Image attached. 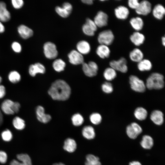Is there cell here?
I'll list each match as a JSON object with an SVG mask.
<instances>
[{"instance_id": "obj_1", "label": "cell", "mask_w": 165, "mask_h": 165, "mask_svg": "<svg viewBox=\"0 0 165 165\" xmlns=\"http://www.w3.org/2000/svg\"><path fill=\"white\" fill-rule=\"evenodd\" d=\"M48 93L54 100L64 101L69 98L71 89L65 81L58 79L52 84L48 90Z\"/></svg>"}, {"instance_id": "obj_2", "label": "cell", "mask_w": 165, "mask_h": 165, "mask_svg": "<svg viewBox=\"0 0 165 165\" xmlns=\"http://www.w3.org/2000/svg\"><path fill=\"white\" fill-rule=\"evenodd\" d=\"M163 75L160 73H152L147 78L145 83L146 88L149 90H159L163 88L165 82Z\"/></svg>"}, {"instance_id": "obj_3", "label": "cell", "mask_w": 165, "mask_h": 165, "mask_svg": "<svg viewBox=\"0 0 165 165\" xmlns=\"http://www.w3.org/2000/svg\"><path fill=\"white\" fill-rule=\"evenodd\" d=\"M129 82L131 89L135 92L142 93L146 90V88L145 83L136 75H130Z\"/></svg>"}, {"instance_id": "obj_4", "label": "cell", "mask_w": 165, "mask_h": 165, "mask_svg": "<svg viewBox=\"0 0 165 165\" xmlns=\"http://www.w3.org/2000/svg\"><path fill=\"white\" fill-rule=\"evenodd\" d=\"M115 36L112 31L110 29L104 30L98 34L97 40L100 44L109 46L113 42Z\"/></svg>"}, {"instance_id": "obj_5", "label": "cell", "mask_w": 165, "mask_h": 165, "mask_svg": "<svg viewBox=\"0 0 165 165\" xmlns=\"http://www.w3.org/2000/svg\"><path fill=\"white\" fill-rule=\"evenodd\" d=\"M110 67L116 71L126 73L128 70L127 61L124 57H121L117 60H112L109 62Z\"/></svg>"}, {"instance_id": "obj_6", "label": "cell", "mask_w": 165, "mask_h": 165, "mask_svg": "<svg viewBox=\"0 0 165 165\" xmlns=\"http://www.w3.org/2000/svg\"><path fill=\"white\" fill-rule=\"evenodd\" d=\"M82 69L86 75L92 77L95 76L97 74L98 67L95 62L90 61L88 63L84 62L83 63Z\"/></svg>"}, {"instance_id": "obj_7", "label": "cell", "mask_w": 165, "mask_h": 165, "mask_svg": "<svg viewBox=\"0 0 165 165\" xmlns=\"http://www.w3.org/2000/svg\"><path fill=\"white\" fill-rule=\"evenodd\" d=\"M44 53L46 57L49 59L56 58L58 55L56 46L53 43L47 42L43 46Z\"/></svg>"}, {"instance_id": "obj_8", "label": "cell", "mask_w": 165, "mask_h": 165, "mask_svg": "<svg viewBox=\"0 0 165 165\" xmlns=\"http://www.w3.org/2000/svg\"><path fill=\"white\" fill-rule=\"evenodd\" d=\"M126 131L127 135L130 138L135 139L142 133V129L139 124L134 122L127 126Z\"/></svg>"}, {"instance_id": "obj_9", "label": "cell", "mask_w": 165, "mask_h": 165, "mask_svg": "<svg viewBox=\"0 0 165 165\" xmlns=\"http://www.w3.org/2000/svg\"><path fill=\"white\" fill-rule=\"evenodd\" d=\"M152 8V4L150 2L144 0L140 2L139 6L135 11L138 15L146 16L151 13Z\"/></svg>"}, {"instance_id": "obj_10", "label": "cell", "mask_w": 165, "mask_h": 165, "mask_svg": "<svg viewBox=\"0 0 165 165\" xmlns=\"http://www.w3.org/2000/svg\"><path fill=\"white\" fill-rule=\"evenodd\" d=\"M108 16L105 12L99 11L95 16L93 20L97 27L102 28L108 24Z\"/></svg>"}, {"instance_id": "obj_11", "label": "cell", "mask_w": 165, "mask_h": 165, "mask_svg": "<svg viewBox=\"0 0 165 165\" xmlns=\"http://www.w3.org/2000/svg\"><path fill=\"white\" fill-rule=\"evenodd\" d=\"M97 27L94 21L90 18H87L86 22L82 27V30L86 35L92 36L94 35L95 32L97 29Z\"/></svg>"}, {"instance_id": "obj_12", "label": "cell", "mask_w": 165, "mask_h": 165, "mask_svg": "<svg viewBox=\"0 0 165 165\" xmlns=\"http://www.w3.org/2000/svg\"><path fill=\"white\" fill-rule=\"evenodd\" d=\"M114 14L117 19L124 20L128 17L130 14V11L128 8L126 6L120 5L115 9Z\"/></svg>"}, {"instance_id": "obj_13", "label": "cell", "mask_w": 165, "mask_h": 165, "mask_svg": "<svg viewBox=\"0 0 165 165\" xmlns=\"http://www.w3.org/2000/svg\"><path fill=\"white\" fill-rule=\"evenodd\" d=\"M69 62L73 65L82 64L84 58L82 54L76 50L71 51L68 55Z\"/></svg>"}, {"instance_id": "obj_14", "label": "cell", "mask_w": 165, "mask_h": 165, "mask_svg": "<svg viewBox=\"0 0 165 165\" xmlns=\"http://www.w3.org/2000/svg\"><path fill=\"white\" fill-rule=\"evenodd\" d=\"M36 113L37 119L39 122L42 123H47L51 119V116L45 113V109L41 106L39 105L36 107Z\"/></svg>"}, {"instance_id": "obj_15", "label": "cell", "mask_w": 165, "mask_h": 165, "mask_svg": "<svg viewBox=\"0 0 165 165\" xmlns=\"http://www.w3.org/2000/svg\"><path fill=\"white\" fill-rule=\"evenodd\" d=\"M150 118L151 120L157 125H161L164 122V114L159 110L152 111L150 114Z\"/></svg>"}, {"instance_id": "obj_16", "label": "cell", "mask_w": 165, "mask_h": 165, "mask_svg": "<svg viewBox=\"0 0 165 165\" xmlns=\"http://www.w3.org/2000/svg\"><path fill=\"white\" fill-rule=\"evenodd\" d=\"M130 39L134 45L139 46L144 43L145 38L142 33L140 31H135L130 35Z\"/></svg>"}, {"instance_id": "obj_17", "label": "cell", "mask_w": 165, "mask_h": 165, "mask_svg": "<svg viewBox=\"0 0 165 165\" xmlns=\"http://www.w3.org/2000/svg\"><path fill=\"white\" fill-rule=\"evenodd\" d=\"M151 13L155 19L161 20L163 19L165 16V8L162 4H157L152 8Z\"/></svg>"}, {"instance_id": "obj_18", "label": "cell", "mask_w": 165, "mask_h": 165, "mask_svg": "<svg viewBox=\"0 0 165 165\" xmlns=\"http://www.w3.org/2000/svg\"><path fill=\"white\" fill-rule=\"evenodd\" d=\"M29 73L30 75L34 77L38 73L44 74L46 72L44 66L39 63L31 65L29 68Z\"/></svg>"}, {"instance_id": "obj_19", "label": "cell", "mask_w": 165, "mask_h": 165, "mask_svg": "<svg viewBox=\"0 0 165 165\" xmlns=\"http://www.w3.org/2000/svg\"><path fill=\"white\" fill-rule=\"evenodd\" d=\"M129 23L135 31H140L142 30L144 26L143 19L138 16L131 18L130 20Z\"/></svg>"}, {"instance_id": "obj_20", "label": "cell", "mask_w": 165, "mask_h": 165, "mask_svg": "<svg viewBox=\"0 0 165 165\" xmlns=\"http://www.w3.org/2000/svg\"><path fill=\"white\" fill-rule=\"evenodd\" d=\"M144 55L142 50L135 48L131 51L129 53V57L132 61L138 63L144 59Z\"/></svg>"}, {"instance_id": "obj_21", "label": "cell", "mask_w": 165, "mask_h": 165, "mask_svg": "<svg viewBox=\"0 0 165 165\" xmlns=\"http://www.w3.org/2000/svg\"><path fill=\"white\" fill-rule=\"evenodd\" d=\"M96 53L100 58L104 59L110 57L111 50L108 46L100 44L96 49Z\"/></svg>"}, {"instance_id": "obj_22", "label": "cell", "mask_w": 165, "mask_h": 165, "mask_svg": "<svg viewBox=\"0 0 165 165\" xmlns=\"http://www.w3.org/2000/svg\"><path fill=\"white\" fill-rule=\"evenodd\" d=\"M10 13L6 8L5 3L0 2V21L7 22L10 19Z\"/></svg>"}, {"instance_id": "obj_23", "label": "cell", "mask_w": 165, "mask_h": 165, "mask_svg": "<svg viewBox=\"0 0 165 165\" xmlns=\"http://www.w3.org/2000/svg\"><path fill=\"white\" fill-rule=\"evenodd\" d=\"M14 102L9 99L5 100L2 102L1 105V109L2 111L7 115L14 114V113L13 110Z\"/></svg>"}, {"instance_id": "obj_24", "label": "cell", "mask_w": 165, "mask_h": 165, "mask_svg": "<svg viewBox=\"0 0 165 165\" xmlns=\"http://www.w3.org/2000/svg\"><path fill=\"white\" fill-rule=\"evenodd\" d=\"M137 67L138 69L141 72L149 71L152 69V64L150 61L144 58L137 63Z\"/></svg>"}, {"instance_id": "obj_25", "label": "cell", "mask_w": 165, "mask_h": 165, "mask_svg": "<svg viewBox=\"0 0 165 165\" xmlns=\"http://www.w3.org/2000/svg\"><path fill=\"white\" fill-rule=\"evenodd\" d=\"M18 32L20 36L24 39H27L32 36V30L24 25H20L18 28Z\"/></svg>"}, {"instance_id": "obj_26", "label": "cell", "mask_w": 165, "mask_h": 165, "mask_svg": "<svg viewBox=\"0 0 165 165\" xmlns=\"http://www.w3.org/2000/svg\"><path fill=\"white\" fill-rule=\"evenodd\" d=\"M134 115L135 117L140 121H143L147 118L148 112L147 110L142 107H138L134 110Z\"/></svg>"}, {"instance_id": "obj_27", "label": "cell", "mask_w": 165, "mask_h": 165, "mask_svg": "<svg viewBox=\"0 0 165 165\" xmlns=\"http://www.w3.org/2000/svg\"><path fill=\"white\" fill-rule=\"evenodd\" d=\"M63 148L66 151L70 152H74L77 148V144L75 141L70 138L66 139L64 141Z\"/></svg>"}, {"instance_id": "obj_28", "label": "cell", "mask_w": 165, "mask_h": 165, "mask_svg": "<svg viewBox=\"0 0 165 165\" xmlns=\"http://www.w3.org/2000/svg\"><path fill=\"white\" fill-rule=\"evenodd\" d=\"M76 48L78 51L82 54L88 53L90 50V46L89 43L85 41H81L77 44Z\"/></svg>"}, {"instance_id": "obj_29", "label": "cell", "mask_w": 165, "mask_h": 165, "mask_svg": "<svg viewBox=\"0 0 165 165\" xmlns=\"http://www.w3.org/2000/svg\"><path fill=\"white\" fill-rule=\"evenodd\" d=\"M82 134L84 138L88 140L94 139L95 136L94 129L90 126L84 127L82 130Z\"/></svg>"}, {"instance_id": "obj_30", "label": "cell", "mask_w": 165, "mask_h": 165, "mask_svg": "<svg viewBox=\"0 0 165 165\" xmlns=\"http://www.w3.org/2000/svg\"><path fill=\"white\" fill-rule=\"evenodd\" d=\"M103 76L107 81L110 82L114 80L117 76L116 71L109 67L105 68L103 73Z\"/></svg>"}, {"instance_id": "obj_31", "label": "cell", "mask_w": 165, "mask_h": 165, "mask_svg": "<svg viewBox=\"0 0 165 165\" xmlns=\"http://www.w3.org/2000/svg\"><path fill=\"white\" fill-rule=\"evenodd\" d=\"M141 146L145 149H150L153 145V140L150 136L145 135L143 136L141 143Z\"/></svg>"}, {"instance_id": "obj_32", "label": "cell", "mask_w": 165, "mask_h": 165, "mask_svg": "<svg viewBox=\"0 0 165 165\" xmlns=\"http://www.w3.org/2000/svg\"><path fill=\"white\" fill-rule=\"evenodd\" d=\"M85 165H101L99 158L92 154H89L86 156Z\"/></svg>"}, {"instance_id": "obj_33", "label": "cell", "mask_w": 165, "mask_h": 165, "mask_svg": "<svg viewBox=\"0 0 165 165\" xmlns=\"http://www.w3.org/2000/svg\"><path fill=\"white\" fill-rule=\"evenodd\" d=\"M12 123L14 127L18 130H23L25 127L24 120L18 116H16L14 118Z\"/></svg>"}, {"instance_id": "obj_34", "label": "cell", "mask_w": 165, "mask_h": 165, "mask_svg": "<svg viewBox=\"0 0 165 165\" xmlns=\"http://www.w3.org/2000/svg\"><path fill=\"white\" fill-rule=\"evenodd\" d=\"M18 160L21 162L23 165H32L30 156L26 153L18 154L16 156Z\"/></svg>"}, {"instance_id": "obj_35", "label": "cell", "mask_w": 165, "mask_h": 165, "mask_svg": "<svg viewBox=\"0 0 165 165\" xmlns=\"http://www.w3.org/2000/svg\"><path fill=\"white\" fill-rule=\"evenodd\" d=\"M66 66L65 62L62 59H57L53 63V67L54 70L57 72H60L64 70Z\"/></svg>"}, {"instance_id": "obj_36", "label": "cell", "mask_w": 165, "mask_h": 165, "mask_svg": "<svg viewBox=\"0 0 165 165\" xmlns=\"http://www.w3.org/2000/svg\"><path fill=\"white\" fill-rule=\"evenodd\" d=\"M71 120L73 125L76 127L81 126L84 121L83 116L79 113L74 114L72 117Z\"/></svg>"}, {"instance_id": "obj_37", "label": "cell", "mask_w": 165, "mask_h": 165, "mask_svg": "<svg viewBox=\"0 0 165 165\" xmlns=\"http://www.w3.org/2000/svg\"><path fill=\"white\" fill-rule=\"evenodd\" d=\"M8 77L9 81L13 83L19 82L21 79V76L20 74L15 71L11 72L9 73Z\"/></svg>"}, {"instance_id": "obj_38", "label": "cell", "mask_w": 165, "mask_h": 165, "mask_svg": "<svg viewBox=\"0 0 165 165\" xmlns=\"http://www.w3.org/2000/svg\"><path fill=\"white\" fill-rule=\"evenodd\" d=\"M90 119L93 124L97 125L100 124L101 122L102 117L101 115L97 112H94L90 115Z\"/></svg>"}, {"instance_id": "obj_39", "label": "cell", "mask_w": 165, "mask_h": 165, "mask_svg": "<svg viewBox=\"0 0 165 165\" xmlns=\"http://www.w3.org/2000/svg\"><path fill=\"white\" fill-rule=\"evenodd\" d=\"M102 91L106 94L112 93L113 91V87L112 84L109 82H105L101 86Z\"/></svg>"}, {"instance_id": "obj_40", "label": "cell", "mask_w": 165, "mask_h": 165, "mask_svg": "<svg viewBox=\"0 0 165 165\" xmlns=\"http://www.w3.org/2000/svg\"><path fill=\"white\" fill-rule=\"evenodd\" d=\"M1 136L2 139L6 142L10 141L13 137L12 132L9 129H6L2 131Z\"/></svg>"}, {"instance_id": "obj_41", "label": "cell", "mask_w": 165, "mask_h": 165, "mask_svg": "<svg viewBox=\"0 0 165 165\" xmlns=\"http://www.w3.org/2000/svg\"><path fill=\"white\" fill-rule=\"evenodd\" d=\"M55 11L59 15L63 18L67 17L71 13L62 6H57L55 8Z\"/></svg>"}, {"instance_id": "obj_42", "label": "cell", "mask_w": 165, "mask_h": 165, "mask_svg": "<svg viewBox=\"0 0 165 165\" xmlns=\"http://www.w3.org/2000/svg\"><path fill=\"white\" fill-rule=\"evenodd\" d=\"M139 3L140 2L138 0H129L127 2L128 6L135 10L138 7Z\"/></svg>"}, {"instance_id": "obj_43", "label": "cell", "mask_w": 165, "mask_h": 165, "mask_svg": "<svg viewBox=\"0 0 165 165\" xmlns=\"http://www.w3.org/2000/svg\"><path fill=\"white\" fill-rule=\"evenodd\" d=\"M12 3L15 8L19 9L23 6L24 2L22 0H12Z\"/></svg>"}, {"instance_id": "obj_44", "label": "cell", "mask_w": 165, "mask_h": 165, "mask_svg": "<svg viewBox=\"0 0 165 165\" xmlns=\"http://www.w3.org/2000/svg\"><path fill=\"white\" fill-rule=\"evenodd\" d=\"M8 156L6 152L0 150V163L4 164L6 163L7 160Z\"/></svg>"}, {"instance_id": "obj_45", "label": "cell", "mask_w": 165, "mask_h": 165, "mask_svg": "<svg viewBox=\"0 0 165 165\" xmlns=\"http://www.w3.org/2000/svg\"><path fill=\"white\" fill-rule=\"evenodd\" d=\"M12 47L14 51L16 53H20L21 50V45L17 42H14L12 44Z\"/></svg>"}, {"instance_id": "obj_46", "label": "cell", "mask_w": 165, "mask_h": 165, "mask_svg": "<svg viewBox=\"0 0 165 165\" xmlns=\"http://www.w3.org/2000/svg\"><path fill=\"white\" fill-rule=\"evenodd\" d=\"M20 107V105L19 102H14L13 110L14 113H17L19 112Z\"/></svg>"}, {"instance_id": "obj_47", "label": "cell", "mask_w": 165, "mask_h": 165, "mask_svg": "<svg viewBox=\"0 0 165 165\" xmlns=\"http://www.w3.org/2000/svg\"><path fill=\"white\" fill-rule=\"evenodd\" d=\"M62 6L65 8L70 13H71L72 7V5L70 3L68 2H64Z\"/></svg>"}, {"instance_id": "obj_48", "label": "cell", "mask_w": 165, "mask_h": 165, "mask_svg": "<svg viewBox=\"0 0 165 165\" xmlns=\"http://www.w3.org/2000/svg\"><path fill=\"white\" fill-rule=\"evenodd\" d=\"M6 90L5 86L0 84V98L3 97L6 95Z\"/></svg>"}, {"instance_id": "obj_49", "label": "cell", "mask_w": 165, "mask_h": 165, "mask_svg": "<svg viewBox=\"0 0 165 165\" xmlns=\"http://www.w3.org/2000/svg\"><path fill=\"white\" fill-rule=\"evenodd\" d=\"M9 165H23V164L18 160L14 159L11 161Z\"/></svg>"}, {"instance_id": "obj_50", "label": "cell", "mask_w": 165, "mask_h": 165, "mask_svg": "<svg viewBox=\"0 0 165 165\" xmlns=\"http://www.w3.org/2000/svg\"><path fill=\"white\" fill-rule=\"evenodd\" d=\"M82 1L83 3L88 5H91L93 3V1L92 0H82Z\"/></svg>"}, {"instance_id": "obj_51", "label": "cell", "mask_w": 165, "mask_h": 165, "mask_svg": "<svg viewBox=\"0 0 165 165\" xmlns=\"http://www.w3.org/2000/svg\"><path fill=\"white\" fill-rule=\"evenodd\" d=\"M5 27L2 22L0 21V33L3 32L4 31Z\"/></svg>"}, {"instance_id": "obj_52", "label": "cell", "mask_w": 165, "mask_h": 165, "mask_svg": "<svg viewBox=\"0 0 165 165\" xmlns=\"http://www.w3.org/2000/svg\"><path fill=\"white\" fill-rule=\"evenodd\" d=\"M129 165H142L141 163L138 161H133L130 162Z\"/></svg>"}, {"instance_id": "obj_53", "label": "cell", "mask_w": 165, "mask_h": 165, "mask_svg": "<svg viewBox=\"0 0 165 165\" xmlns=\"http://www.w3.org/2000/svg\"><path fill=\"white\" fill-rule=\"evenodd\" d=\"M3 122V116L1 110L0 109V126H1Z\"/></svg>"}, {"instance_id": "obj_54", "label": "cell", "mask_w": 165, "mask_h": 165, "mask_svg": "<svg viewBox=\"0 0 165 165\" xmlns=\"http://www.w3.org/2000/svg\"><path fill=\"white\" fill-rule=\"evenodd\" d=\"M161 41L162 45L164 46H165V37L164 36L162 37Z\"/></svg>"}, {"instance_id": "obj_55", "label": "cell", "mask_w": 165, "mask_h": 165, "mask_svg": "<svg viewBox=\"0 0 165 165\" xmlns=\"http://www.w3.org/2000/svg\"><path fill=\"white\" fill-rule=\"evenodd\" d=\"M52 165H65L62 163H56L53 164Z\"/></svg>"}, {"instance_id": "obj_56", "label": "cell", "mask_w": 165, "mask_h": 165, "mask_svg": "<svg viewBox=\"0 0 165 165\" xmlns=\"http://www.w3.org/2000/svg\"><path fill=\"white\" fill-rule=\"evenodd\" d=\"M2 81V77L0 76V84L1 83V82Z\"/></svg>"}]
</instances>
